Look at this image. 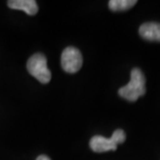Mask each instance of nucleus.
I'll return each mask as SVG.
<instances>
[{"label":"nucleus","mask_w":160,"mask_h":160,"mask_svg":"<svg viewBox=\"0 0 160 160\" xmlns=\"http://www.w3.org/2000/svg\"><path fill=\"white\" fill-rule=\"evenodd\" d=\"M146 94V78L139 69L131 71V78L128 84L119 89V95L122 98L130 102H135L139 97Z\"/></svg>","instance_id":"1"},{"label":"nucleus","mask_w":160,"mask_h":160,"mask_svg":"<svg viewBox=\"0 0 160 160\" xmlns=\"http://www.w3.org/2000/svg\"><path fill=\"white\" fill-rule=\"evenodd\" d=\"M126 140V134L122 129H117L109 138L101 135H96L89 142V147L96 153H104L107 151H116L118 145Z\"/></svg>","instance_id":"2"},{"label":"nucleus","mask_w":160,"mask_h":160,"mask_svg":"<svg viewBox=\"0 0 160 160\" xmlns=\"http://www.w3.org/2000/svg\"><path fill=\"white\" fill-rule=\"evenodd\" d=\"M27 71L41 83H48L51 80V72L47 67V58L44 54L36 53L27 62Z\"/></svg>","instance_id":"3"},{"label":"nucleus","mask_w":160,"mask_h":160,"mask_svg":"<svg viewBox=\"0 0 160 160\" xmlns=\"http://www.w3.org/2000/svg\"><path fill=\"white\" fill-rule=\"evenodd\" d=\"M82 54L75 47H67L62 54V67L67 73H77L82 67Z\"/></svg>","instance_id":"4"},{"label":"nucleus","mask_w":160,"mask_h":160,"mask_svg":"<svg viewBox=\"0 0 160 160\" xmlns=\"http://www.w3.org/2000/svg\"><path fill=\"white\" fill-rule=\"evenodd\" d=\"M8 6L12 9L23 11L29 16H36L39 11L38 3L34 0H9L8 1Z\"/></svg>","instance_id":"5"},{"label":"nucleus","mask_w":160,"mask_h":160,"mask_svg":"<svg viewBox=\"0 0 160 160\" xmlns=\"http://www.w3.org/2000/svg\"><path fill=\"white\" fill-rule=\"evenodd\" d=\"M139 34L145 40L160 42V23H155V22L143 23L139 27Z\"/></svg>","instance_id":"6"},{"label":"nucleus","mask_w":160,"mask_h":160,"mask_svg":"<svg viewBox=\"0 0 160 160\" xmlns=\"http://www.w3.org/2000/svg\"><path fill=\"white\" fill-rule=\"evenodd\" d=\"M136 3V0H110L108 6L112 12H123L133 8Z\"/></svg>","instance_id":"7"},{"label":"nucleus","mask_w":160,"mask_h":160,"mask_svg":"<svg viewBox=\"0 0 160 160\" xmlns=\"http://www.w3.org/2000/svg\"><path fill=\"white\" fill-rule=\"evenodd\" d=\"M37 160H51V159L46 155H40L39 157L37 158Z\"/></svg>","instance_id":"8"}]
</instances>
